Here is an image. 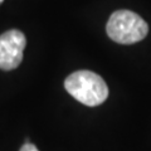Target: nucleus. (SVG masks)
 Instances as JSON below:
<instances>
[{
    "label": "nucleus",
    "mask_w": 151,
    "mask_h": 151,
    "mask_svg": "<svg viewBox=\"0 0 151 151\" xmlns=\"http://www.w3.org/2000/svg\"><path fill=\"white\" fill-rule=\"evenodd\" d=\"M64 87L70 96L86 106L94 107L108 97V87L103 78L92 70H77L64 81Z\"/></svg>",
    "instance_id": "1"
},
{
    "label": "nucleus",
    "mask_w": 151,
    "mask_h": 151,
    "mask_svg": "<svg viewBox=\"0 0 151 151\" xmlns=\"http://www.w3.org/2000/svg\"><path fill=\"white\" fill-rule=\"evenodd\" d=\"M107 35L120 44H134L142 40L149 33V25L131 10H116L106 25Z\"/></svg>",
    "instance_id": "2"
},
{
    "label": "nucleus",
    "mask_w": 151,
    "mask_h": 151,
    "mask_svg": "<svg viewBox=\"0 0 151 151\" xmlns=\"http://www.w3.org/2000/svg\"><path fill=\"white\" fill-rule=\"evenodd\" d=\"M25 45V35L18 29H10L0 35V69L12 70L19 67Z\"/></svg>",
    "instance_id": "3"
},
{
    "label": "nucleus",
    "mask_w": 151,
    "mask_h": 151,
    "mask_svg": "<svg viewBox=\"0 0 151 151\" xmlns=\"http://www.w3.org/2000/svg\"><path fill=\"white\" fill-rule=\"evenodd\" d=\"M19 151H39V150H38L33 144H30V142H25L24 145L22 146V149L19 150Z\"/></svg>",
    "instance_id": "4"
},
{
    "label": "nucleus",
    "mask_w": 151,
    "mask_h": 151,
    "mask_svg": "<svg viewBox=\"0 0 151 151\" xmlns=\"http://www.w3.org/2000/svg\"><path fill=\"white\" fill-rule=\"evenodd\" d=\"M3 1H4V0H0V4H1V3H3Z\"/></svg>",
    "instance_id": "5"
}]
</instances>
